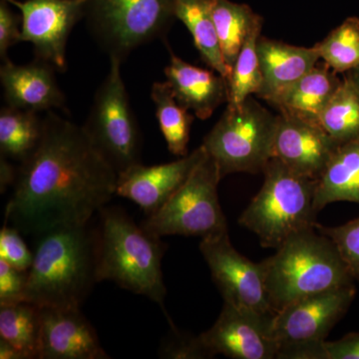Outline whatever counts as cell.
<instances>
[{
	"label": "cell",
	"mask_w": 359,
	"mask_h": 359,
	"mask_svg": "<svg viewBox=\"0 0 359 359\" xmlns=\"http://www.w3.org/2000/svg\"><path fill=\"white\" fill-rule=\"evenodd\" d=\"M212 18L224 62L231 72L250 30L263 18L247 4L231 0H214Z\"/></svg>",
	"instance_id": "obj_24"
},
{
	"label": "cell",
	"mask_w": 359,
	"mask_h": 359,
	"mask_svg": "<svg viewBox=\"0 0 359 359\" xmlns=\"http://www.w3.org/2000/svg\"><path fill=\"white\" fill-rule=\"evenodd\" d=\"M169 334L163 339L159 347L161 358L169 359H205L214 356L204 346L200 337L180 332L176 325H172Z\"/></svg>",
	"instance_id": "obj_31"
},
{
	"label": "cell",
	"mask_w": 359,
	"mask_h": 359,
	"mask_svg": "<svg viewBox=\"0 0 359 359\" xmlns=\"http://www.w3.org/2000/svg\"><path fill=\"white\" fill-rule=\"evenodd\" d=\"M280 115L252 96L226 110L205 137L203 147L216 161L222 178L233 173H263L273 158Z\"/></svg>",
	"instance_id": "obj_6"
},
{
	"label": "cell",
	"mask_w": 359,
	"mask_h": 359,
	"mask_svg": "<svg viewBox=\"0 0 359 359\" xmlns=\"http://www.w3.org/2000/svg\"><path fill=\"white\" fill-rule=\"evenodd\" d=\"M55 68L35 58L25 65L8 58L0 67V82L7 106L33 112L66 109V97L59 87Z\"/></svg>",
	"instance_id": "obj_17"
},
{
	"label": "cell",
	"mask_w": 359,
	"mask_h": 359,
	"mask_svg": "<svg viewBox=\"0 0 359 359\" xmlns=\"http://www.w3.org/2000/svg\"><path fill=\"white\" fill-rule=\"evenodd\" d=\"M327 359H359V332L335 341H325Z\"/></svg>",
	"instance_id": "obj_35"
},
{
	"label": "cell",
	"mask_w": 359,
	"mask_h": 359,
	"mask_svg": "<svg viewBox=\"0 0 359 359\" xmlns=\"http://www.w3.org/2000/svg\"><path fill=\"white\" fill-rule=\"evenodd\" d=\"M0 358L1 359H23L20 351L6 342L0 339Z\"/></svg>",
	"instance_id": "obj_37"
},
{
	"label": "cell",
	"mask_w": 359,
	"mask_h": 359,
	"mask_svg": "<svg viewBox=\"0 0 359 359\" xmlns=\"http://www.w3.org/2000/svg\"><path fill=\"white\" fill-rule=\"evenodd\" d=\"M151 99L168 150L177 157L188 155L194 116L177 101L167 81L153 84Z\"/></svg>",
	"instance_id": "obj_25"
},
{
	"label": "cell",
	"mask_w": 359,
	"mask_h": 359,
	"mask_svg": "<svg viewBox=\"0 0 359 359\" xmlns=\"http://www.w3.org/2000/svg\"><path fill=\"white\" fill-rule=\"evenodd\" d=\"M20 9L21 42H30L36 58L65 72L66 47L74 26L84 18L86 0H7Z\"/></svg>",
	"instance_id": "obj_12"
},
{
	"label": "cell",
	"mask_w": 359,
	"mask_h": 359,
	"mask_svg": "<svg viewBox=\"0 0 359 359\" xmlns=\"http://www.w3.org/2000/svg\"><path fill=\"white\" fill-rule=\"evenodd\" d=\"M313 47L337 74L355 69L359 66V18H346Z\"/></svg>",
	"instance_id": "obj_29"
},
{
	"label": "cell",
	"mask_w": 359,
	"mask_h": 359,
	"mask_svg": "<svg viewBox=\"0 0 359 359\" xmlns=\"http://www.w3.org/2000/svg\"><path fill=\"white\" fill-rule=\"evenodd\" d=\"M18 169L11 164L8 158L0 156V190L1 193L6 192L9 186L14 185L16 177H18Z\"/></svg>",
	"instance_id": "obj_36"
},
{
	"label": "cell",
	"mask_w": 359,
	"mask_h": 359,
	"mask_svg": "<svg viewBox=\"0 0 359 359\" xmlns=\"http://www.w3.org/2000/svg\"><path fill=\"white\" fill-rule=\"evenodd\" d=\"M80 309H41L39 359H108Z\"/></svg>",
	"instance_id": "obj_16"
},
{
	"label": "cell",
	"mask_w": 359,
	"mask_h": 359,
	"mask_svg": "<svg viewBox=\"0 0 359 359\" xmlns=\"http://www.w3.org/2000/svg\"><path fill=\"white\" fill-rule=\"evenodd\" d=\"M316 228L334 243L354 280L359 282V217L342 226L328 228L316 224Z\"/></svg>",
	"instance_id": "obj_30"
},
{
	"label": "cell",
	"mask_w": 359,
	"mask_h": 359,
	"mask_svg": "<svg viewBox=\"0 0 359 359\" xmlns=\"http://www.w3.org/2000/svg\"><path fill=\"white\" fill-rule=\"evenodd\" d=\"M41 308L32 302L0 306V339L15 347L23 359H39Z\"/></svg>",
	"instance_id": "obj_26"
},
{
	"label": "cell",
	"mask_w": 359,
	"mask_h": 359,
	"mask_svg": "<svg viewBox=\"0 0 359 359\" xmlns=\"http://www.w3.org/2000/svg\"><path fill=\"white\" fill-rule=\"evenodd\" d=\"M222 179L216 161L207 153L185 183L159 211L148 216L142 228L159 238H204L229 231L218 196Z\"/></svg>",
	"instance_id": "obj_8"
},
{
	"label": "cell",
	"mask_w": 359,
	"mask_h": 359,
	"mask_svg": "<svg viewBox=\"0 0 359 359\" xmlns=\"http://www.w3.org/2000/svg\"><path fill=\"white\" fill-rule=\"evenodd\" d=\"M214 0H176L175 13L192 34L203 61L226 79L230 69L224 62L218 33L212 18Z\"/></svg>",
	"instance_id": "obj_22"
},
{
	"label": "cell",
	"mask_w": 359,
	"mask_h": 359,
	"mask_svg": "<svg viewBox=\"0 0 359 359\" xmlns=\"http://www.w3.org/2000/svg\"><path fill=\"white\" fill-rule=\"evenodd\" d=\"M335 202L359 205V137L339 146L316 182V212Z\"/></svg>",
	"instance_id": "obj_20"
},
{
	"label": "cell",
	"mask_w": 359,
	"mask_h": 359,
	"mask_svg": "<svg viewBox=\"0 0 359 359\" xmlns=\"http://www.w3.org/2000/svg\"><path fill=\"white\" fill-rule=\"evenodd\" d=\"M200 250L224 302L273 318L261 263L243 256L231 245L229 231L202 238Z\"/></svg>",
	"instance_id": "obj_10"
},
{
	"label": "cell",
	"mask_w": 359,
	"mask_h": 359,
	"mask_svg": "<svg viewBox=\"0 0 359 359\" xmlns=\"http://www.w3.org/2000/svg\"><path fill=\"white\" fill-rule=\"evenodd\" d=\"M87 226L56 229L37 237L25 302L41 309H80L98 283L95 235Z\"/></svg>",
	"instance_id": "obj_2"
},
{
	"label": "cell",
	"mask_w": 359,
	"mask_h": 359,
	"mask_svg": "<svg viewBox=\"0 0 359 359\" xmlns=\"http://www.w3.org/2000/svg\"><path fill=\"white\" fill-rule=\"evenodd\" d=\"M273 318L224 302L218 320L199 335L212 356L233 359H273L278 344L271 334Z\"/></svg>",
	"instance_id": "obj_13"
},
{
	"label": "cell",
	"mask_w": 359,
	"mask_h": 359,
	"mask_svg": "<svg viewBox=\"0 0 359 359\" xmlns=\"http://www.w3.org/2000/svg\"><path fill=\"white\" fill-rule=\"evenodd\" d=\"M273 157L294 173L318 180L339 144L318 121L278 112Z\"/></svg>",
	"instance_id": "obj_14"
},
{
	"label": "cell",
	"mask_w": 359,
	"mask_h": 359,
	"mask_svg": "<svg viewBox=\"0 0 359 359\" xmlns=\"http://www.w3.org/2000/svg\"><path fill=\"white\" fill-rule=\"evenodd\" d=\"M21 42V16L13 13L7 0H0V57L6 60L7 51Z\"/></svg>",
	"instance_id": "obj_34"
},
{
	"label": "cell",
	"mask_w": 359,
	"mask_h": 359,
	"mask_svg": "<svg viewBox=\"0 0 359 359\" xmlns=\"http://www.w3.org/2000/svg\"><path fill=\"white\" fill-rule=\"evenodd\" d=\"M316 229L301 231L262 262L264 285L275 313L304 297L354 285L337 245Z\"/></svg>",
	"instance_id": "obj_4"
},
{
	"label": "cell",
	"mask_w": 359,
	"mask_h": 359,
	"mask_svg": "<svg viewBox=\"0 0 359 359\" xmlns=\"http://www.w3.org/2000/svg\"><path fill=\"white\" fill-rule=\"evenodd\" d=\"M43 134L39 113L4 106L0 111V153L22 163L35 152Z\"/></svg>",
	"instance_id": "obj_23"
},
{
	"label": "cell",
	"mask_w": 359,
	"mask_h": 359,
	"mask_svg": "<svg viewBox=\"0 0 359 359\" xmlns=\"http://www.w3.org/2000/svg\"><path fill=\"white\" fill-rule=\"evenodd\" d=\"M341 82L330 66L318 63L285 93L276 108L278 112L318 121Z\"/></svg>",
	"instance_id": "obj_21"
},
{
	"label": "cell",
	"mask_w": 359,
	"mask_h": 359,
	"mask_svg": "<svg viewBox=\"0 0 359 359\" xmlns=\"http://www.w3.org/2000/svg\"><path fill=\"white\" fill-rule=\"evenodd\" d=\"M355 294V285H347L309 295L280 309L271 320V334L278 351L323 344L351 308Z\"/></svg>",
	"instance_id": "obj_11"
},
{
	"label": "cell",
	"mask_w": 359,
	"mask_h": 359,
	"mask_svg": "<svg viewBox=\"0 0 359 359\" xmlns=\"http://www.w3.org/2000/svg\"><path fill=\"white\" fill-rule=\"evenodd\" d=\"M117 179L83 126L48 111L39 147L18 167L6 223L36 238L87 226L116 195Z\"/></svg>",
	"instance_id": "obj_1"
},
{
	"label": "cell",
	"mask_w": 359,
	"mask_h": 359,
	"mask_svg": "<svg viewBox=\"0 0 359 359\" xmlns=\"http://www.w3.org/2000/svg\"><path fill=\"white\" fill-rule=\"evenodd\" d=\"M109 61V70L97 89L83 128L119 175L140 164L142 134L122 78V62L114 58Z\"/></svg>",
	"instance_id": "obj_9"
},
{
	"label": "cell",
	"mask_w": 359,
	"mask_h": 359,
	"mask_svg": "<svg viewBox=\"0 0 359 359\" xmlns=\"http://www.w3.org/2000/svg\"><path fill=\"white\" fill-rule=\"evenodd\" d=\"M28 271L0 259V306L25 302Z\"/></svg>",
	"instance_id": "obj_33"
},
{
	"label": "cell",
	"mask_w": 359,
	"mask_h": 359,
	"mask_svg": "<svg viewBox=\"0 0 359 359\" xmlns=\"http://www.w3.org/2000/svg\"><path fill=\"white\" fill-rule=\"evenodd\" d=\"M262 28L263 20L257 22L250 30L238 53L228 79V105H238L249 97L257 95L261 91L263 75L257 54V41L261 37Z\"/></svg>",
	"instance_id": "obj_28"
},
{
	"label": "cell",
	"mask_w": 359,
	"mask_h": 359,
	"mask_svg": "<svg viewBox=\"0 0 359 359\" xmlns=\"http://www.w3.org/2000/svg\"><path fill=\"white\" fill-rule=\"evenodd\" d=\"M99 214L95 235L97 282L112 280L122 289L144 295L165 309L167 290L163 280L165 248L161 238L137 226L127 212L105 205Z\"/></svg>",
	"instance_id": "obj_3"
},
{
	"label": "cell",
	"mask_w": 359,
	"mask_h": 359,
	"mask_svg": "<svg viewBox=\"0 0 359 359\" xmlns=\"http://www.w3.org/2000/svg\"><path fill=\"white\" fill-rule=\"evenodd\" d=\"M168 48L170 62L165 75L175 98L199 119H209L219 106L228 103V79L214 69L187 63Z\"/></svg>",
	"instance_id": "obj_19"
},
{
	"label": "cell",
	"mask_w": 359,
	"mask_h": 359,
	"mask_svg": "<svg viewBox=\"0 0 359 359\" xmlns=\"http://www.w3.org/2000/svg\"><path fill=\"white\" fill-rule=\"evenodd\" d=\"M205 154L201 145L174 162L155 166L134 165L118 175L116 195L133 201L150 216L159 211L185 183Z\"/></svg>",
	"instance_id": "obj_15"
},
{
	"label": "cell",
	"mask_w": 359,
	"mask_h": 359,
	"mask_svg": "<svg viewBox=\"0 0 359 359\" xmlns=\"http://www.w3.org/2000/svg\"><path fill=\"white\" fill-rule=\"evenodd\" d=\"M176 0H86L84 20L109 59L123 61L139 47L165 39L176 18Z\"/></svg>",
	"instance_id": "obj_7"
},
{
	"label": "cell",
	"mask_w": 359,
	"mask_h": 359,
	"mask_svg": "<svg viewBox=\"0 0 359 359\" xmlns=\"http://www.w3.org/2000/svg\"><path fill=\"white\" fill-rule=\"evenodd\" d=\"M257 54L263 85L257 97L276 108L283 96L320 61L314 47L294 46L261 36Z\"/></svg>",
	"instance_id": "obj_18"
},
{
	"label": "cell",
	"mask_w": 359,
	"mask_h": 359,
	"mask_svg": "<svg viewBox=\"0 0 359 359\" xmlns=\"http://www.w3.org/2000/svg\"><path fill=\"white\" fill-rule=\"evenodd\" d=\"M347 75H348V76L351 77V79H353V81L359 86V66L358 67H356L355 69L348 72V74Z\"/></svg>",
	"instance_id": "obj_38"
},
{
	"label": "cell",
	"mask_w": 359,
	"mask_h": 359,
	"mask_svg": "<svg viewBox=\"0 0 359 359\" xmlns=\"http://www.w3.org/2000/svg\"><path fill=\"white\" fill-rule=\"evenodd\" d=\"M20 231L6 223L0 231V259L14 268L28 271L33 262V252H30Z\"/></svg>",
	"instance_id": "obj_32"
},
{
	"label": "cell",
	"mask_w": 359,
	"mask_h": 359,
	"mask_svg": "<svg viewBox=\"0 0 359 359\" xmlns=\"http://www.w3.org/2000/svg\"><path fill=\"white\" fill-rule=\"evenodd\" d=\"M318 122L339 145L359 137V86L348 75L342 80Z\"/></svg>",
	"instance_id": "obj_27"
},
{
	"label": "cell",
	"mask_w": 359,
	"mask_h": 359,
	"mask_svg": "<svg viewBox=\"0 0 359 359\" xmlns=\"http://www.w3.org/2000/svg\"><path fill=\"white\" fill-rule=\"evenodd\" d=\"M264 184L238 219L256 233L262 247L278 249L290 238L316 226V182L294 173L273 157L264 167Z\"/></svg>",
	"instance_id": "obj_5"
}]
</instances>
